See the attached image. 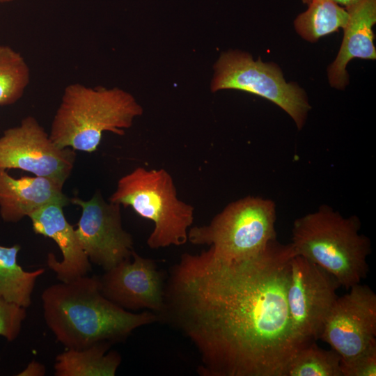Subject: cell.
Returning a JSON list of instances; mask_svg holds the SVG:
<instances>
[{
	"mask_svg": "<svg viewBox=\"0 0 376 376\" xmlns=\"http://www.w3.org/2000/svg\"><path fill=\"white\" fill-rule=\"evenodd\" d=\"M291 244L271 241L241 260L211 247L183 253L164 285L160 321L193 343L203 376H287L307 345L291 322L287 302Z\"/></svg>",
	"mask_w": 376,
	"mask_h": 376,
	"instance_id": "6da1fadb",
	"label": "cell"
},
{
	"mask_svg": "<svg viewBox=\"0 0 376 376\" xmlns=\"http://www.w3.org/2000/svg\"><path fill=\"white\" fill-rule=\"evenodd\" d=\"M41 299L46 324L66 349L120 342L135 329L160 321L155 312L132 313L111 301L96 276L49 285Z\"/></svg>",
	"mask_w": 376,
	"mask_h": 376,
	"instance_id": "7a4b0ae2",
	"label": "cell"
},
{
	"mask_svg": "<svg viewBox=\"0 0 376 376\" xmlns=\"http://www.w3.org/2000/svg\"><path fill=\"white\" fill-rule=\"evenodd\" d=\"M142 113L134 96L121 88L73 84L65 88L49 135L61 148L93 152L104 132L123 135Z\"/></svg>",
	"mask_w": 376,
	"mask_h": 376,
	"instance_id": "3957f363",
	"label": "cell"
},
{
	"mask_svg": "<svg viewBox=\"0 0 376 376\" xmlns=\"http://www.w3.org/2000/svg\"><path fill=\"white\" fill-rule=\"evenodd\" d=\"M357 216L344 217L328 205L297 219L290 242L296 255L318 265L350 289L368 272L369 239Z\"/></svg>",
	"mask_w": 376,
	"mask_h": 376,
	"instance_id": "277c9868",
	"label": "cell"
},
{
	"mask_svg": "<svg viewBox=\"0 0 376 376\" xmlns=\"http://www.w3.org/2000/svg\"><path fill=\"white\" fill-rule=\"evenodd\" d=\"M109 201L130 206L137 214L153 222L147 240L150 248L180 246L188 241L194 208L178 198L167 171L136 168L119 179Z\"/></svg>",
	"mask_w": 376,
	"mask_h": 376,
	"instance_id": "5b68a950",
	"label": "cell"
},
{
	"mask_svg": "<svg viewBox=\"0 0 376 376\" xmlns=\"http://www.w3.org/2000/svg\"><path fill=\"white\" fill-rule=\"evenodd\" d=\"M275 221L274 201L246 196L228 204L209 224L190 228L187 240L193 244L210 246L224 258H249L276 239Z\"/></svg>",
	"mask_w": 376,
	"mask_h": 376,
	"instance_id": "8992f818",
	"label": "cell"
},
{
	"mask_svg": "<svg viewBox=\"0 0 376 376\" xmlns=\"http://www.w3.org/2000/svg\"><path fill=\"white\" fill-rule=\"evenodd\" d=\"M210 83L212 93L235 89L259 95L284 110L301 130L311 109L304 90L295 83H288L280 68L240 50L221 54L214 65Z\"/></svg>",
	"mask_w": 376,
	"mask_h": 376,
	"instance_id": "52a82bcc",
	"label": "cell"
},
{
	"mask_svg": "<svg viewBox=\"0 0 376 376\" xmlns=\"http://www.w3.org/2000/svg\"><path fill=\"white\" fill-rule=\"evenodd\" d=\"M339 287L336 278L318 265L299 255L291 258L288 311L295 332L306 345L320 339Z\"/></svg>",
	"mask_w": 376,
	"mask_h": 376,
	"instance_id": "ba28073f",
	"label": "cell"
},
{
	"mask_svg": "<svg viewBox=\"0 0 376 376\" xmlns=\"http://www.w3.org/2000/svg\"><path fill=\"white\" fill-rule=\"evenodd\" d=\"M76 158L70 148H61L33 116H27L0 136V168L21 169L64 185Z\"/></svg>",
	"mask_w": 376,
	"mask_h": 376,
	"instance_id": "9c48e42d",
	"label": "cell"
},
{
	"mask_svg": "<svg viewBox=\"0 0 376 376\" xmlns=\"http://www.w3.org/2000/svg\"><path fill=\"white\" fill-rule=\"evenodd\" d=\"M338 297L324 322L320 339L348 361L376 344V295L368 285L352 286Z\"/></svg>",
	"mask_w": 376,
	"mask_h": 376,
	"instance_id": "30bf717a",
	"label": "cell"
},
{
	"mask_svg": "<svg viewBox=\"0 0 376 376\" xmlns=\"http://www.w3.org/2000/svg\"><path fill=\"white\" fill-rule=\"evenodd\" d=\"M70 201L81 208L75 230L91 263L107 270L132 257L133 239L123 228L119 204L106 202L99 191L88 201Z\"/></svg>",
	"mask_w": 376,
	"mask_h": 376,
	"instance_id": "8fae6325",
	"label": "cell"
},
{
	"mask_svg": "<svg viewBox=\"0 0 376 376\" xmlns=\"http://www.w3.org/2000/svg\"><path fill=\"white\" fill-rule=\"evenodd\" d=\"M132 260H124L105 270L101 290L111 301L125 310L148 309L158 315L164 308V284L155 263L133 251Z\"/></svg>",
	"mask_w": 376,
	"mask_h": 376,
	"instance_id": "7c38bea8",
	"label": "cell"
},
{
	"mask_svg": "<svg viewBox=\"0 0 376 376\" xmlns=\"http://www.w3.org/2000/svg\"><path fill=\"white\" fill-rule=\"evenodd\" d=\"M65 205L61 202H52L29 217L35 233L52 239L61 251L62 260H57L52 253L47 258V265L61 282L86 276L91 270V262L81 246L76 230L65 217Z\"/></svg>",
	"mask_w": 376,
	"mask_h": 376,
	"instance_id": "4fadbf2b",
	"label": "cell"
},
{
	"mask_svg": "<svg viewBox=\"0 0 376 376\" xmlns=\"http://www.w3.org/2000/svg\"><path fill=\"white\" fill-rule=\"evenodd\" d=\"M63 185L44 177L15 178L0 168V215L5 222L16 223L52 202L70 203Z\"/></svg>",
	"mask_w": 376,
	"mask_h": 376,
	"instance_id": "5bb4252c",
	"label": "cell"
},
{
	"mask_svg": "<svg viewBox=\"0 0 376 376\" xmlns=\"http://www.w3.org/2000/svg\"><path fill=\"white\" fill-rule=\"evenodd\" d=\"M349 19L344 27L343 42L335 61L328 68L332 87L342 89L348 83L346 67L354 58L375 59L373 26L376 22V0H360L346 7Z\"/></svg>",
	"mask_w": 376,
	"mask_h": 376,
	"instance_id": "9a60e30c",
	"label": "cell"
},
{
	"mask_svg": "<svg viewBox=\"0 0 376 376\" xmlns=\"http://www.w3.org/2000/svg\"><path fill=\"white\" fill-rule=\"evenodd\" d=\"M112 343L98 342L82 349H66L56 357V376H114L121 357L108 351Z\"/></svg>",
	"mask_w": 376,
	"mask_h": 376,
	"instance_id": "2e32d148",
	"label": "cell"
},
{
	"mask_svg": "<svg viewBox=\"0 0 376 376\" xmlns=\"http://www.w3.org/2000/svg\"><path fill=\"white\" fill-rule=\"evenodd\" d=\"M20 249L19 244L0 245V297L26 308L31 304L36 282L45 269L25 271L17 263Z\"/></svg>",
	"mask_w": 376,
	"mask_h": 376,
	"instance_id": "e0dca14e",
	"label": "cell"
},
{
	"mask_svg": "<svg viewBox=\"0 0 376 376\" xmlns=\"http://www.w3.org/2000/svg\"><path fill=\"white\" fill-rule=\"evenodd\" d=\"M308 9L295 19L297 32L305 40L314 42L327 34L346 26L347 10L331 0H311Z\"/></svg>",
	"mask_w": 376,
	"mask_h": 376,
	"instance_id": "ac0fdd59",
	"label": "cell"
},
{
	"mask_svg": "<svg viewBox=\"0 0 376 376\" xmlns=\"http://www.w3.org/2000/svg\"><path fill=\"white\" fill-rule=\"evenodd\" d=\"M30 81V70L24 57L8 46L0 45V106L15 103Z\"/></svg>",
	"mask_w": 376,
	"mask_h": 376,
	"instance_id": "d6986e66",
	"label": "cell"
},
{
	"mask_svg": "<svg viewBox=\"0 0 376 376\" xmlns=\"http://www.w3.org/2000/svg\"><path fill=\"white\" fill-rule=\"evenodd\" d=\"M340 362L335 350L322 349L312 342L297 353L287 376H342Z\"/></svg>",
	"mask_w": 376,
	"mask_h": 376,
	"instance_id": "ffe728a7",
	"label": "cell"
},
{
	"mask_svg": "<svg viewBox=\"0 0 376 376\" xmlns=\"http://www.w3.org/2000/svg\"><path fill=\"white\" fill-rule=\"evenodd\" d=\"M26 317V308L0 297L1 336L8 341L15 340L20 333Z\"/></svg>",
	"mask_w": 376,
	"mask_h": 376,
	"instance_id": "44dd1931",
	"label": "cell"
},
{
	"mask_svg": "<svg viewBox=\"0 0 376 376\" xmlns=\"http://www.w3.org/2000/svg\"><path fill=\"white\" fill-rule=\"evenodd\" d=\"M342 376H375L376 344L348 361L340 362Z\"/></svg>",
	"mask_w": 376,
	"mask_h": 376,
	"instance_id": "7402d4cb",
	"label": "cell"
},
{
	"mask_svg": "<svg viewBox=\"0 0 376 376\" xmlns=\"http://www.w3.org/2000/svg\"><path fill=\"white\" fill-rule=\"evenodd\" d=\"M45 367L43 364L32 361L17 375L18 376H43L45 375Z\"/></svg>",
	"mask_w": 376,
	"mask_h": 376,
	"instance_id": "603a6c76",
	"label": "cell"
},
{
	"mask_svg": "<svg viewBox=\"0 0 376 376\" xmlns=\"http://www.w3.org/2000/svg\"><path fill=\"white\" fill-rule=\"evenodd\" d=\"M311 0H301V1L304 3L308 4ZM334 2L336 3L338 5L344 6L346 7H348L351 5H353L356 3L357 2L359 1L360 0H331Z\"/></svg>",
	"mask_w": 376,
	"mask_h": 376,
	"instance_id": "cb8c5ba5",
	"label": "cell"
},
{
	"mask_svg": "<svg viewBox=\"0 0 376 376\" xmlns=\"http://www.w3.org/2000/svg\"><path fill=\"white\" fill-rule=\"evenodd\" d=\"M14 0H0V3H7V2H10V1H13Z\"/></svg>",
	"mask_w": 376,
	"mask_h": 376,
	"instance_id": "d4e9b609",
	"label": "cell"
}]
</instances>
